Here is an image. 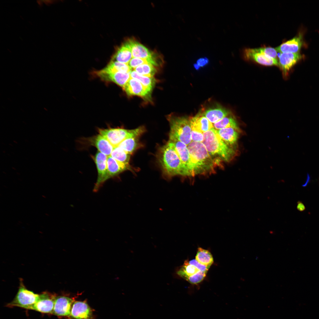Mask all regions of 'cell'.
<instances>
[{
	"mask_svg": "<svg viewBox=\"0 0 319 319\" xmlns=\"http://www.w3.org/2000/svg\"><path fill=\"white\" fill-rule=\"evenodd\" d=\"M199 113L213 124L230 113L227 109L218 104L203 108Z\"/></svg>",
	"mask_w": 319,
	"mask_h": 319,
	"instance_id": "13",
	"label": "cell"
},
{
	"mask_svg": "<svg viewBox=\"0 0 319 319\" xmlns=\"http://www.w3.org/2000/svg\"><path fill=\"white\" fill-rule=\"evenodd\" d=\"M69 317L74 319H93L92 310L85 301H74Z\"/></svg>",
	"mask_w": 319,
	"mask_h": 319,
	"instance_id": "16",
	"label": "cell"
},
{
	"mask_svg": "<svg viewBox=\"0 0 319 319\" xmlns=\"http://www.w3.org/2000/svg\"><path fill=\"white\" fill-rule=\"evenodd\" d=\"M167 143L174 149L182 162L187 166L193 175L190 155L187 146L176 139L169 138Z\"/></svg>",
	"mask_w": 319,
	"mask_h": 319,
	"instance_id": "12",
	"label": "cell"
},
{
	"mask_svg": "<svg viewBox=\"0 0 319 319\" xmlns=\"http://www.w3.org/2000/svg\"><path fill=\"white\" fill-rule=\"evenodd\" d=\"M208 59L206 58H201L198 60L196 64L200 67H203L208 63Z\"/></svg>",
	"mask_w": 319,
	"mask_h": 319,
	"instance_id": "37",
	"label": "cell"
},
{
	"mask_svg": "<svg viewBox=\"0 0 319 319\" xmlns=\"http://www.w3.org/2000/svg\"><path fill=\"white\" fill-rule=\"evenodd\" d=\"M107 179L115 177L126 170H132L129 164H126L118 161L110 156H108Z\"/></svg>",
	"mask_w": 319,
	"mask_h": 319,
	"instance_id": "19",
	"label": "cell"
},
{
	"mask_svg": "<svg viewBox=\"0 0 319 319\" xmlns=\"http://www.w3.org/2000/svg\"><path fill=\"white\" fill-rule=\"evenodd\" d=\"M108 156L98 151L92 158L97 167V178L94 187L93 191H97L107 179Z\"/></svg>",
	"mask_w": 319,
	"mask_h": 319,
	"instance_id": "7",
	"label": "cell"
},
{
	"mask_svg": "<svg viewBox=\"0 0 319 319\" xmlns=\"http://www.w3.org/2000/svg\"><path fill=\"white\" fill-rule=\"evenodd\" d=\"M131 155L121 148L117 146L114 147L110 156L118 162L128 164Z\"/></svg>",
	"mask_w": 319,
	"mask_h": 319,
	"instance_id": "30",
	"label": "cell"
},
{
	"mask_svg": "<svg viewBox=\"0 0 319 319\" xmlns=\"http://www.w3.org/2000/svg\"><path fill=\"white\" fill-rule=\"evenodd\" d=\"M206 273L200 271L193 276L187 278L185 280L192 284H196L200 283L204 280Z\"/></svg>",
	"mask_w": 319,
	"mask_h": 319,
	"instance_id": "33",
	"label": "cell"
},
{
	"mask_svg": "<svg viewBox=\"0 0 319 319\" xmlns=\"http://www.w3.org/2000/svg\"><path fill=\"white\" fill-rule=\"evenodd\" d=\"M189 119L192 130L204 133L213 128V123L199 112Z\"/></svg>",
	"mask_w": 319,
	"mask_h": 319,
	"instance_id": "20",
	"label": "cell"
},
{
	"mask_svg": "<svg viewBox=\"0 0 319 319\" xmlns=\"http://www.w3.org/2000/svg\"><path fill=\"white\" fill-rule=\"evenodd\" d=\"M123 89L129 95H137L148 100L151 97V92L134 78H131Z\"/></svg>",
	"mask_w": 319,
	"mask_h": 319,
	"instance_id": "11",
	"label": "cell"
},
{
	"mask_svg": "<svg viewBox=\"0 0 319 319\" xmlns=\"http://www.w3.org/2000/svg\"><path fill=\"white\" fill-rule=\"evenodd\" d=\"M131 69L128 64L111 60L106 67L100 71L104 73H130Z\"/></svg>",
	"mask_w": 319,
	"mask_h": 319,
	"instance_id": "24",
	"label": "cell"
},
{
	"mask_svg": "<svg viewBox=\"0 0 319 319\" xmlns=\"http://www.w3.org/2000/svg\"><path fill=\"white\" fill-rule=\"evenodd\" d=\"M147 64H151L154 66H158L157 62L155 61L138 58H132L128 64L131 69H134L139 65Z\"/></svg>",
	"mask_w": 319,
	"mask_h": 319,
	"instance_id": "32",
	"label": "cell"
},
{
	"mask_svg": "<svg viewBox=\"0 0 319 319\" xmlns=\"http://www.w3.org/2000/svg\"><path fill=\"white\" fill-rule=\"evenodd\" d=\"M145 131L143 126L132 130L119 128H99L98 129L99 134L105 138L114 147L118 146L127 139L139 137Z\"/></svg>",
	"mask_w": 319,
	"mask_h": 319,
	"instance_id": "5",
	"label": "cell"
},
{
	"mask_svg": "<svg viewBox=\"0 0 319 319\" xmlns=\"http://www.w3.org/2000/svg\"><path fill=\"white\" fill-rule=\"evenodd\" d=\"M89 144L95 147L98 151L107 156H110L114 147L104 137L100 134L87 138Z\"/></svg>",
	"mask_w": 319,
	"mask_h": 319,
	"instance_id": "18",
	"label": "cell"
},
{
	"mask_svg": "<svg viewBox=\"0 0 319 319\" xmlns=\"http://www.w3.org/2000/svg\"><path fill=\"white\" fill-rule=\"evenodd\" d=\"M302 44L301 35L283 43L275 48L277 52L281 53H297L299 52Z\"/></svg>",
	"mask_w": 319,
	"mask_h": 319,
	"instance_id": "21",
	"label": "cell"
},
{
	"mask_svg": "<svg viewBox=\"0 0 319 319\" xmlns=\"http://www.w3.org/2000/svg\"><path fill=\"white\" fill-rule=\"evenodd\" d=\"M187 147L193 175L213 171L219 163L210 155L202 142L192 141Z\"/></svg>",
	"mask_w": 319,
	"mask_h": 319,
	"instance_id": "3",
	"label": "cell"
},
{
	"mask_svg": "<svg viewBox=\"0 0 319 319\" xmlns=\"http://www.w3.org/2000/svg\"><path fill=\"white\" fill-rule=\"evenodd\" d=\"M132 57L129 45L127 41L118 48L111 60L128 64Z\"/></svg>",
	"mask_w": 319,
	"mask_h": 319,
	"instance_id": "23",
	"label": "cell"
},
{
	"mask_svg": "<svg viewBox=\"0 0 319 319\" xmlns=\"http://www.w3.org/2000/svg\"><path fill=\"white\" fill-rule=\"evenodd\" d=\"M191 139L193 141L202 142L204 139L203 133L192 130Z\"/></svg>",
	"mask_w": 319,
	"mask_h": 319,
	"instance_id": "35",
	"label": "cell"
},
{
	"mask_svg": "<svg viewBox=\"0 0 319 319\" xmlns=\"http://www.w3.org/2000/svg\"><path fill=\"white\" fill-rule=\"evenodd\" d=\"M213 128L216 130L221 129L232 127L240 131L236 121L230 115V113L220 120L213 124Z\"/></svg>",
	"mask_w": 319,
	"mask_h": 319,
	"instance_id": "25",
	"label": "cell"
},
{
	"mask_svg": "<svg viewBox=\"0 0 319 319\" xmlns=\"http://www.w3.org/2000/svg\"><path fill=\"white\" fill-rule=\"evenodd\" d=\"M169 138L176 139L188 145L191 141V128L189 118L184 116L170 117Z\"/></svg>",
	"mask_w": 319,
	"mask_h": 319,
	"instance_id": "4",
	"label": "cell"
},
{
	"mask_svg": "<svg viewBox=\"0 0 319 319\" xmlns=\"http://www.w3.org/2000/svg\"><path fill=\"white\" fill-rule=\"evenodd\" d=\"M195 259L201 264L209 267L214 262L211 253L208 250L199 247L198 248Z\"/></svg>",
	"mask_w": 319,
	"mask_h": 319,
	"instance_id": "26",
	"label": "cell"
},
{
	"mask_svg": "<svg viewBox=\"0 0 319 319\" xmlns=\"http://www.w3.org/2000/svg\"><path fill=\"white\" fill-rule=\"evenodd\" d=\"M139 137H135L127 139L118 146L127 153L131 154L140 147Z\"/></svg>",
	"mask_w": 319,
	"mask_h": 319,
	"instance_id": "28",
	"label": "cell"
},
{
	"mask_svg": "<svg viewBox=\"0 0 319 319\" xmlns=\"http://www.w3.org/2000/svg\"><path fill=\"white\" fill-rule=\"evenodd\" d=\"M134 70L140 75L149 77H153L156 71L154 66L148 64L139 65Z\"/></svg>",
	"mask_w": 319,
	"mask_h": 319,
	"instance_id": "31",
	"label": "cell"
},
{
	"mask_svg": "<svg viewBox=\"0 0 319 319\" xmlns=\"http://www.w3.org/2000/svg\"><path fill=\"white\" fill-rule=\"evenodd\" d=\"M256 49L257 50L263 52L271 58L278 59L277 51L275 48L271 47H263Z\"/></svg>",
	"mask_w": 319,
	"mask_h": 319,
	"instance_id": "34",
	"label": "cell"
},
{
	"mask_svg": "<svg viewBox=\"0 0 319 319\" xmlns=\"http://www.w3.org/2000/svg\"><path fill=\"white\" fill-rule=\"evenodd\" d=\"M302 58L299 53H281L278 61L279 66L281 68L284 76L288 74L290 70Z\"/></svg>",
	"mask_w": 319,
	"mask_h": 319,
	"instance_id": "14",
	"label": "cell"
},
{
	"mask_svg": "<svg viewBox=\"0 0 319 319\" xmlns=\"http://www.w3.org/2000/svg\"><path fill=\"white\" fill-rule=\"evenodd\" d=\"M18 291L13 300L6 306L9 307H17L27 309L38 300L39 294L27 289L20 281Z\"/></svg>",
	"mask_w": 319,
	"mask_h": 319,
	"instance_id": "6",
	"label": "cell"
},
{
	"mask_svg": "<svg viewBox=\"0 0 319 319\" xmlns=\"http://www.w3.org/2000/svg\"><path fill=\"white\" fill-rule=\"evenodd\" d=\"M247 59L252 60L258 63L266 66H279L278 60L271 58L255 48H247L244 53Z\"/></svg>",
	"mask_w": 319,
	"mask_h": 319,
	"instance_id": "10",
	"label": "cell"
},
{
	"mask_svg": "<svg viewBox=\"0 0 319 319\" xmlns=\"http://www.w3.org/2000/svg\"><path fill=\"white\" fill-rule=\"evenodd\" d=\"M298 209L300 210H303L305 209L304 205L301 203L298 204L297 206Z\"/></svg>",
	"mask_w": 319,
	"mask_h": 319,
	"instance_id": "38",
	"label": "cell"
},
{
	"mask_svg": "<svg viewBox=\"0 0 319 319\" xmlns=\"http://www.w3.org/2000/svg\"><path fill=\"white\" fill-rule=\"evenodd\" d=\"M74 301L66 296H56L52 314L58 317H69Z\"/></svg>",
	"mask_w": 319,
	"mask_h": 319,
	"instance_id": "9",
	"label": "cell"
},
{
	"mask_svg": "<svg viewBox=\"0 0 319 319\" xmlns=\"http://www.w3.org/2000/svg\"><path fill=\"white\" fill-rule=\"evenodd\" d=\"M200 271L195 266L190 264L188 260H186L183 264L176 271V274L180 277L186 280Z\"/></svg>",
	"mask_w": 319,
	"mask_h": 319,
	"instance_id": "27",
	"label": "cell"
},
{
	"mask_svg": "<svg viewBox=\"0 0 319 319\" xmlns=\"http://www.w3.org/2000/svg\"><path fill=\"white\" fill-rule=\"evenodd\" d=\"M127 42L129 45L133 58L157 61L155 54L141 44L133 40L130 39Z\"/></svg>",
	"mask_w": 319,
	"mask_h": 319,
	"instance_id": "17",
	"label": "cell"
},
{
	"mask_svg": "<svg viewBox=\"0 0 319 319\" xmlns=\"http://www.w3.org/2000/svg\"><path fill=\"white\" fill-rule=\"evenodd\" d=\"M95 73L102 80L115 83L123 88L131 78L130 73L121 72L104 73L100 70L96 71Z\"/></svg>",
	"mask_w": 319,
	"mask_h": 319,
	"instance_id": "15",
	"label": "cell"
},
{
	"mask_svg": "<svg viewBox=\"0 0 319 319\" xmlns=\"http://www.w3.org/2000/svg\"><path fill=\"white\" fill-rule=\"evenodd\" d=\"M222 139L227 144L235 146L239 138V131L232 127L217 130Z\"/></svg>",
	"mask_w": 319,
	"mask_h": 319,
	"instance_id": "22",
	"label": "cell"
},
{
	"mask_svg": "<svg viewBox=\"0 0 319 319\" xmlns=\"http://www.w3.org/2000/svg\"><path fill=\"white\" fill-rule=\"evenodd\" d=\"M130 74L131 78L138 80L144 87L151 92L155 83V80L154 77H149L140 75L134 70L131 71Z\"/></svg>",
	"mask_w": 319,
	"mask_h": 319,
	"instance_id": "29",
	"label": "cell"
},
{
	"mask_svg": "<svg viewBox=\"0 0 319 319\" xmlns=\"http://www.w3.org/2000/svg\"><path fill=\"white\" fill-rule=\"evenodd\" d=\"M203 135L204 139L202 142L210 155L218 162H229L236 155L235 146L229 145L224 142L214 128L204 133Z\"/></svg>",
	"mask_w": 319,
	"mask_h": 319,
	"instance_id": "2",
	"label": "cell"
},
{
	"mask_svg": "<svg viewBox=\"0 0 319 319\" xmlns=\"http://www.w3.org/2000/svg\"><path fill=\"white\" fill-rule=\"evenodd\" d=\"M56 295L48 292H44L39 294L37 301L27 309L35 310L38 312L52 314Z\"/></svg>",
	"mask_w": 319,
	"mask_h": 319,
	"instance_id": "8",
	"label": "cell"
},
{
	"mask_svg": "<svg viewBox=\"0 0 319 319\" xmlns=\"http://www.w3.org/2000/svg\"><path fill=\"white\" fill-rule=\"evenodd\" d=\"M188 263L197 268L200 271L207 273L210 267L203 265L195 259H194L188 261Z\"/></svg>",
	"mask_w": 319,
	"mask_h": 319,
	"instance_id": "36",
	"label": "cell"
},
{
	"mask_svg": "<svg viewBox=\"0 0 319 319\" xmlns=\"http://www.w3.org/2000/svg\"><path fill=\"white\" fill-rule=\"evenodd\" d=\"M157 156L165 178H170L177 175H192L189 168L182 162L174 149L167 142L160 149Z\"/></svg>",
	"mask_w": 319,
	"mask_h": 319,
	"instance_id": "1",
	"label": "cell"
}]
</instances>
